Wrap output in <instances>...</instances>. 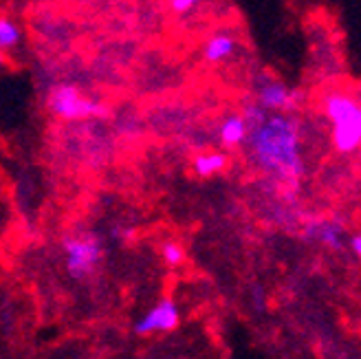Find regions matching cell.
Here are the masks:
<instances>
[{
	"instance_id": "6da1fadb",
	"label": "cell",
	"mask_w": 361,
	"mask_h": 359,
	"mask_svg": "<svg viewBox=\"0 0 361 359\" xmlns=\"http://www.w3.org/2000/svg\"><path fill=\"white\" fill-rule=\"evenodd\" d=\"M245 117L247 146L256 168L280 183L298 185L306 174L300 121L288 113H271L260 104L249 106Z\"/></svg>"
},
{
	"instance_id": "7a4b0ae2",
	"label": "cell",
	"mask_w": 361,
	"mask_h": 359,
	"mask_svg": "<svg viewBox=\"0 0 361 359\" xmlns=\"http://www.w3.org/2000/svg\"><path fill=\"white\" fill-rule=\"evenodd\" d=\"M324 115L333 126V146L341 154L361 148V102L348 93H326L322 99Z\"/></svg>"
},
{
	"instance_id": "3957f363",
	"label": "cell",
	"mask_w": 361,
	"mask_h": 359,
	"mask_svg": "<svg viewBox=\"0 0 361 359\" xmlns=\"http://www.w3.org/2000/svg\"><path fill=\"white\" fill-rule=\"evenodd\" d=\"M62 254L66 274L73 280H86L97 272L104 247L95 234L84 231V234H71L62 238Z\"/></svg>"
},
{
	"instance_id": "277c9868",
	"label": "cell",
	"mask_w": 361,
	"mask_h": 359,
	"mask_svg": "<svg viewBox=\"0 0 361 359\" xmlns=\"http://www.w3.org/2000/svg\"><path fill=\"white\" fill-rule=\"evenodd\" d=\"M47 106L56 117H62V119H68V121L97 117V115L106 113L99 102L86 97L75 84L53 86V91L49 93V99H47Z\"/></svg>"
},
{
	"instance_id": "5b68a950",
	"label": "cell",
	"mask_w": 361,
	"mask_h": 359,
	"mask_svg": "<svg viewBox=\"0 0 361 359\" xmlns=\"http://www.w3.org/2000/svg\"><path fill=\"white\" fill-rule=\"evenodd\" d=\"M180 322V311L178 304L172 298H161L154 307L135 322L133 333L139 337H148L157 333H170L178 327Z\"/></svg>"
},
{
	"instance_id": "8992f818",
	"label": "cell",
	"mask_w": 361,
	"mask_h": 359,
	"mask_svg": "<svg viewBox=\"0 0 361 359\" xmlns=\"http://www.w3.org/2000/svg\"><path fill=\"white\" fill-rule=\"evenodd\" d=\"M258 104L271 113H293L300 104V91L282 82H264L258 88Z\"/></svg>"
},
{
	"instance_id": "52a82bcc",
	"label": "cell",
	"mask_w": 361,
	"mask_h": 359,
	"mask_svg": "<svg viewBox=\"0 0 361 359\" xmlns=\"http://www.w3.org/2000/svg\"><path fill=\"white\" fill-rule=\"evenodd\" d=\"M304 236L326 245L329 249L337 251L344 247V227L337 221H326V219H313L304 229Z\"/></svg>"
},
{
	"instance_id": "ba28073f",
	"label": "cell",
	"mask_w": 361,
	"mask_h": 359,
	"mask_svg": "<svg viewBox=\"0 0 361 359\" xmlns=\"http://www.w3.org/2000/svg\"><path fill=\"white\" fill-rule=\"evenodd\" d=\"M236 51H238V40L231 33H214L203 47V60L209 64H219L231 60Z\"/></svg>"
},
{
	"instance_id": "9c48e42d",
	"label": "cell",
	"mask_w": 361,
	"mask_h": 359,
	"mask_svg": "<svg viewBox=\"0 0 361 359\" xmlns=\"http://www.w3.org/2000/svg\"><path fill=\"white\" fill-rule=\"evenodd\" d=\"M249 137V121L245 115H229L219 126V139L223 148H236L247 143Z\"/></svg>"
},
{
	"instance_id": "30bf717a",
	"label": "cell",
	"mask_w": 361,
	"mask_h": 359,
	"mask_svg": "<svg viewBox=\"0 0 361 359\" xmlns=\"http://www.w3.org/2000/svg\"><path fill=\"white\" fill-rule=\"evenodd\" d=\"M229 164V157L221 150H212V152H201L196 154L194 161H192V170L196 176L201 178H207V176H214L219 174L227 168Z\"/></svg>"
},
{
	"instance_id": "8fae6325",
	"label": "cell",
	"mask_w": 361,
	"mask_h": 359,
	"mask_svg": "<svg viewBox=\"0 0 361 359\" xmlns=\"http://www.w3.org/2000/svg\"><path fill=\"white\" fill-rule=\"evenodd\" d=\"M20 38H23V33L18 29V25L13 20H9V18H0V49L3 51L13 49L18 42H20Z\"/></svg>"
},
{
	"instance_id": "7c38bea8",
	"label": "cell",
	"mask_w": 361,
	"mask_h": 359,
	"mask_svg": "<svg viewBox=\"0 0 361 359\" xmlns=\"http://www.w3.org/2000/svg\"><path fill=\"white\" fill-rule=\"evenodd\" d=\"M161 258H164V262L168 267L174 269V267L185 262V249L180 247L178 243H174V241H168V243L161 245Z\"/></svg>"
},
{
	"instance_id": "4fadbf2b",
	"label": "cell",
	"mask_w": 361,
	"mask_h": 359,
	"mask_svg": "<svg viewBox=\"0 0 361 359\" xmlns=\"http://www.w3.org/2000/svg\"><path fill=\"white\" fill-rule=\"evenodd\" d=\"M203 0H170V9L178 16H185L190 11H194Z\"/></svg>"
},
{
	"instance_id": "5bb4252c",
	"label": "cell",
	"mask_w": 361,
	"mask_h": 359,
	"mask_svg": "<svg viewBox=\"0 0 361 359\" xmlns=\"http://www.w3.org/2000/svg\"><path fill=\"white\" fill-rule=\"evenodd\" d=\"M348 247H350V251H353V256L361 260V234L353 236V238L348 241Z\"/></svg>"
},
{
	"instance_id": "9a60e30c",
	"label": "cell",
	"mask_w": 361,
	"mask_h": 359,
	"mask_svg": "<svg viewBox=\"0 0 361 359\" xmlns=\"http://www.w3.org/2000/svg\"><path fill=\"white\" fill-rule=\"evenodd\" d=\"M357 152H359V161H361V148H359V150H357Z\"/></svg>"
}]
</instances>
